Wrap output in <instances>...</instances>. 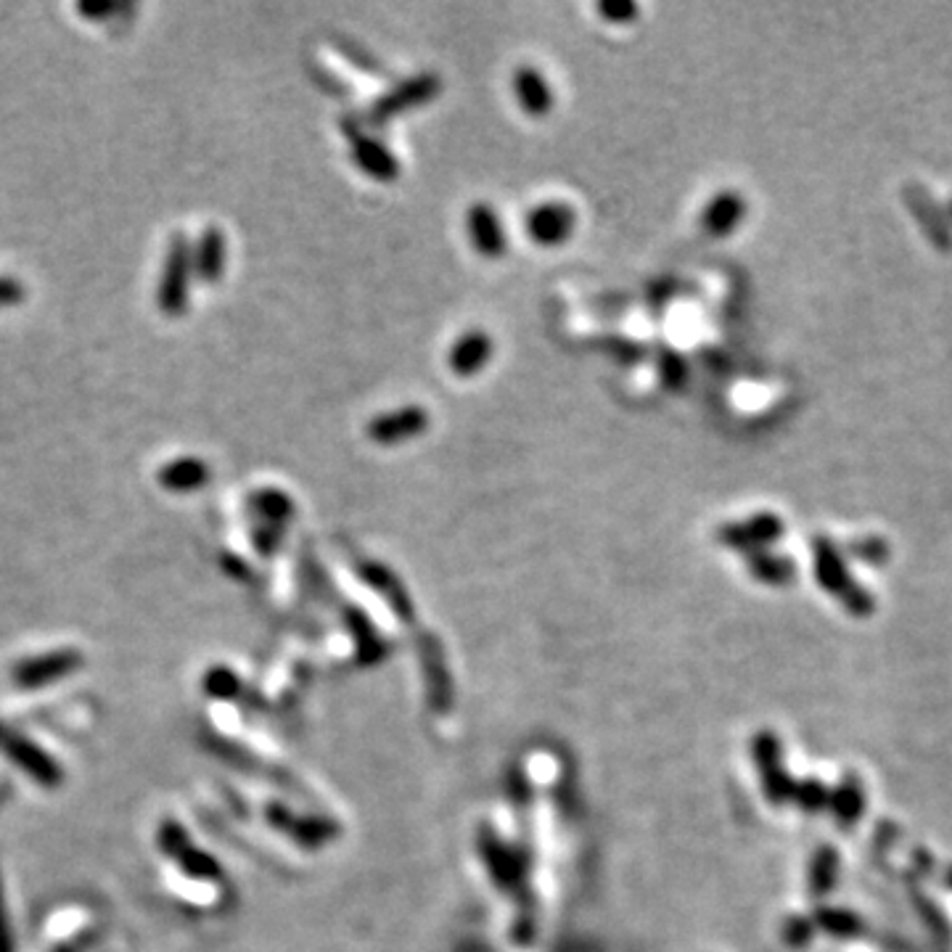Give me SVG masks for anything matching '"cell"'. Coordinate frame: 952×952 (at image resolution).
I'll list each match as a JSON object with an SVG mask.
<instances>
[{"label":"cell","instance_id":"8fae6325","mask_svg":"<svg viewBox=\"0 0 952 952\" xmlns=\"http://www.w3.org/2000/svg\"><path fill=\"white\" fill-rule=\"evenodd\" d=\"M744 212H746L744 196H738L736 191H723V194H717L710 204H706L701 225H704V230L710 236L723 238L733 234V228L744 220Z\"/></svg>","mask_w":952,"mask_h":952},{"label":"cell","instance_id":"4316f807","mask_svg":"<svg viewBox=\"0 0 952 952\" xmlns=\"http://www.w3.org/2000/svg\"><path fill=\"white\" fill-rule=\"evenodd\" d=\"M234 688H236V680L230 678L228 672L217 670V672L207 675V691L215 693V696H230V693H234Z\"/></svg>","mask_w":952,"mask_h":952},{"label":"cell","instance_id":"3957f363","mask_svg":"<svg viewBox=\"0 0 952 952\" xmlns=\"http://www.w3.org/2000/svg\"><path fill=\"white\" fill-rule=\"evenodd\" d=\"M0 751H3L19 770H24L32 781L41 783L43 789L61 786L64 773L59 764H56V759L5 723H0Z\"/></svg>","mask_w":952,"mask_h":952},{"label":"cell","instance_id":"5b68a950","mask_svg":"<svg viewBox=\"0 0 952 952\" xmlns=\"http://www.w3.org/2000/svg\"><path fill=\"white\" fill-rule=\"evenodd\" d=\"M575 223V209L569 204L545 202L526 215V236L540 247H558L571 236Z\"/></svg>","mask_w":952,"mask_h":952},{"label":"cell","instance_id":"d4e9b609","mask_svg":"<svg viewBox=\"0 0 952 952\" xmlns=\"http://www.w3.org/2000/svg\"><path fill=\"white\" fill-rule=\"evenodd\" d=\"M828 800H831V794H828L826 789L820 786L818 781H809V783H804V791H802V807H807V809H823L828 804Z\"/></svg>","mask_w":952,"mask_h":952},{"label":"cell","instance_id":"5bb4252c","mask_svg":"<svg viewBox=\"0 0 952 952\" xmlns=\"http://www.w3.org/2000/svg\"><path fill=\"white\" fill-rule=\"evenodd\" d=\"M352 159H355V165L365 172V175L376 180H395L397 172H400L397 159L392 157L387 146L378 144V140L363 138V135L355 138V144H352Z\"/></svg>","mask_w":952,"mask_h":952},{"label":"cell","instance_id":"6da1fadb","mask_svg":"<svg viewBox=\"0 0 952 952\" xmlns=\"http://www.w3.org/2000/svg\"><path fill=\"white\" fill-rule=\"evenodd\" d=\"M191 273H194V249L183 234H175L167 243L162 279L157 286V305L167 318H178L189 307Z\"/></svg>","mask_w":952,"mask_h":952},{"label":"cell","instance_id":"277c9868","mask_svg":"<svg viewBox=\"0 0 952 952\" xmlns=\"http://www.w3.org/2000/svg\"><path fill=\"white\" fill-rule=\"evenodd\" d=\"M82 667V656L75 648H61V651H50L35 659L22 661L14 667V683L22 688H43L59 680L69 678Z\"/></svg>","mask_w":952,"mask_h":952},{"label":"cell","instance_id":"d6986e66","mask_svg":"<svg viewBox=\"0 0 952 952\" xmlns=\"http://www.w3.org/2000/svg\"><path fill=\"white\" fill-rule=\"evenodd\" d=\"M818 923L834 937H854L860 931V918L849 910L828 908L818 916Z\"/></svg>","mask_w":952,"mask_h":952},{"label":"cell","instance_id":"30bf717a","mask_svg":"<svg viewBox=\"0 0 952 952\" xmlns=\"http://www.w3.org/2000/svg\"><path fill=\"white\" fill-rule=\"evenodd\" d=\"M209 476H212L209 466L202 458H196V455H183V458L167 461L165 466L159 468L157 479L159 485L170 492H194L207 485Z\"/></svg>","mask_w":952,"mask_h":952},{"label":"cell","instance_id":"7402d4cb","mask_svg":"<svg viewBox=\"0 0 952 952\" xmlns=\"http://www.w3.org/2000/svg\"><path fill=\"white\" fill-rule=\"evenodd\" d=\"M27 297V286L22 281L11 279V275H0V307L22 305Z\"/></svg>","mask_w":952,"mask_h":952},{"label":"cell","instance_id":"cb8c5ba5","mask_svg":"<svg viewBox=\"0 0 952 952\" xmlns=\"http://www.w3.org/2000/svg\"><path fill=\"white\" fill-rule=\"evenodd\" d=\"M180 860H183L185 871L194 873V876H212V873H215V860H209V858H204V854H199L194 847H191L189 852H185Z\"/></svg>","mask_w":952,"mask_h":952},{"label":"cell","instance_id":"603a6c76","mask_svg":"<svg viewBox=\"0 0 952 952\" xmlns=\"http://www.w3.org/2000/svg\"><path fill=\"white\" fill-rule=\"evenodd\" d=\"M598 11H601L609 22H616V24H625L633 16H638V5L625 3V0H622V3H601L598 5Z\"/></svg>","mask_w":952,"mask_h":952},{"label":"cell","instance_id":"44dd1931","mask_svg":"<svg viewBox=\"0 0 952 952\" xmlns=\"http://www.w3.org/2000/svg\"><path fill=\"white\" fill-rule=\"evenodd\" d=\"M159 845L167 854H172V858H183L185 852H189V836H185L183 828L178 826V823H165L162 834H159Z\"/></svg>","mask_w":952,"mask_h":952},{"label":"cell","instance_id":"9a60e30c","mask_svg":"<svg viewBox=\"0 0 952 952\" xmlns=\"http://www.w3.org/2000/svg\"><path fill=\"white\" fill-rule=\"evenodd\" d=\"M828 804H831L836 820H839L841 826L845 828L852 826V823L858 820L860 815H863V807H865V794H863V786H860L858 778H852V775L845 778V781H841V786L831 794Z\"/></svg>","mask_w":952,"mask_h":952},{"label":"cell","instance_id":"7c38bea8","mask_svg":"<svg viewBox=\"0 0 952 952\" xmlns=\"http://www.w3.org/2000/svg\"><path fill=\"white\" fill-rule=\"evenodd\" d=\"M225 270V236L217 225H207L194 247V273L204 283H217Z\"/></svg>","mask_w":952,"mask_h":952},{"label":"cell","instance_id":"9c48e42d","mask_svg":"<svg viewBox=\"0 0 952 952\" xmlns=\"http://www.w3.org/2000/svg\"><path fill=\"white\" fill-rule=\"evenodd\" d=\"M492 358V339L485 331H468L463 333L458 342L450 350V369L455 376H474L490 363Z\"/></svg>","mask_w":952,"mask_h":952},{"label":"cell","instance_id":"2e32d148","mask_svg":"<svg viewBox=\"0 0 952 952\" xmlns=\"http://www.w3.org/2000/svg\"><path fill=\"white\" fill-rule=\"evenodd\" d=\"M249 511L257 513L260 519H265L268 524H279L286 521L294 513V503L286 492L275 490V487H265V490H257L249 495L247 500Z\"/></svg>","mask_w":952,"mask_h":952},{"label":"cell","instance_id":"e0dca14e","mask_svg":"<svg viewBox=\"0 0 952 952\" xmlns=\"http://www.w3.org/2000/svg\"><path fill=\"white\" fill-rule=\"evenodd\" d=\"M836 876H839V854L831 847H823L813 858V868H809V889H813L815 897L831 892Z\"/></svg>","mask_w":952,"mask_h":952},{"label":"cell","instance_id":"7a4b0ae2","mask_svg":"<svg viewBox=\"0 0 952 952\" xmlns=\"http://www.w3.org/2000/svg\"><path fill=\"white\" fill-rule=\"evenodd\" d=\"M815 575H818V582L823 588L831 596H839L841 603H845L854 616H868L873 611L871 596H868L860 585L852 582V577L847 575L845 558H841V553L836 551L828 540H818V543H815Z\"/></svg>","mask_w":952,"mask_h":952},{"label":"cell","instance_id":"4fadbf2b","mask_svg":"<svg viewBox=\"0 0 952 952\" xmlns=\"http://www.w3.org/2000/svg\"><path fill=\"white\" fill-rule=\"evenodd\" d=\"M513 86H517V99L521 109H524L530 117H545V114L553 109V90L548 88V82H545V77L540 75L537 69L532 67L519 69Z\"/></svg>","mask_w":952,"mask_h":952},{"label":"cell","instance_id":"52a82bcc","mask_svg":"<svg viewBox=\"0 0 952 952\" xmlns=\"http://www.w3.org/2000/svg\"><path fill=\"white\" fill-rule=\"evenodd\" d=\"M783 535V521L775 513H757V517L741 521V524H730L719 532L723 543L733 545V548H755V553H762L770 543H775Z\"/></svg>","mask_w":952,"mask_h":952},{"label":"cell","instance_id":"ffe728a7","mask_svg":"<svg viewBox=\"0 0 952 952\" xmlns=\"http://www.w3.org/2000/svg\"><path fill=\"white\" fill-rule=\"evenodd\" d=\"M908 199H910L913 204H918V207H923V212H918V215L923 217L926 228L931 230L929 236H934V241L939 243V247H950L948 228H944V223L937 220V207H934V204H931V207H929V202H926V199L921 194H916V191H913V194H908Z\"/></svg>","mask_w":952,"mask_h":952},{"label":"cell","instance_id":"ac0fdd59","mask_svg":"<svg viewBox=\"0 0 952 952\" xmlns=\"http://www.w3.org/2000/svg\"><path fill=\"white\" fill-rule=\"evenodd\" d=\"M751 571H755V577L764 582H789L791 575H794V564L789 562V558H778L770 556V553H757L755 558H751Z\"/></svg>","mask_w":952,"mask_h":952},{"label":"cell","instance_id":"484cf974","mask_svg":"<svg viewBox=\"0 0 952 952\" xmlns=\"http://www.w3.org/2000/svg\"><path fill=\"white\" fill-rule=\"evenodd\" d=\"M77 11H80L82 16L93 19V22H99V19H106L112 14H120V11H125V5L122 3H106V0H101V3H80L77 5Z\"/></svg>","mask_w":952,"mask_h":952},{"label":"cell","instance_id":"ba28073f","mask_svg":"<svg viewBox=\"0 0 952 952\" xmlns=\"http://www.w3.org/2000/svg\"><path fill=\"white\" fill-rule=\"evenodd\" d=\"M468 230H472V241L481 257L498 260L506 252L503 225H500L490 204H474L472 212H468Z\"/></svg>","mask_w":952,"mask_h":952},{"label":"cell","instance_id":"83f0119b","mask_svg":"<svg viewBox=\"0 0 952 952\" xmlns=\"http://www.w3.org/2000/svg\"><path fill=\"white\" fill-rule=\"evenodd\" d=\"M279 537H281L279 524H265L254 532V543L262 553H273L275 545H279Z\"/></svg>","mask_w":952,"mask_h":952},{"label":"cell","instance_id":"8992f818","mask_svg":"<svg viewBox=\"0 0 952 952\" xmlns=\"http://www.w3.org/2000/svg\"><path fill=\"white\" fill-rule=\"evenodd\" d=\"M429 413L418 405H408V408L392 410V413L376 416L369 423V437L378 445H397V442L413 440L421 432H427Z\"/></svg>","mask_w":952,"mask_h":952}]
</instances>
